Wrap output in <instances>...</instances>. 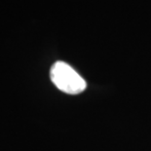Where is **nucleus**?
<instances>
[{
    "label": "nucleus",
    "instance_id": "f257e3e1",
    "mask_svg": "<svg viewBox=\"0 0 151 151\" xmlns=\"http://www.w3.org/2000/svg\"><path fill=\"white\" fill-rule=\"evenodd\" d=\"M50 77L60 91L69 95L80 94L87 87L84 78L65 62L54 63L50 70Z\"/></svg>",
    "mask_w": 151,
    "mask_h": 151
}]
</instances>
